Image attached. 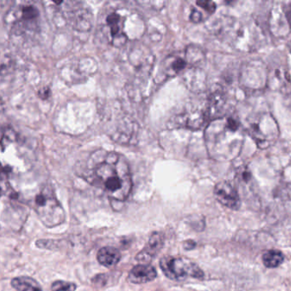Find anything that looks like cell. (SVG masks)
I'll use <instances>...</instances> for the list:
<instances>
[{"label": "cell", "instance_id": "9a60e30c", "mask_svg": "<svg viewBox=\"0 0 291 291\" xmlns=\"http://www.w3.org/2000/svg\"><path fill=\"white\" fill-rule=\"evenodd\" d=\"M197 5L200 6L201 8H203L205 11H208L210 14L214 13V11H215V9H216V6H215V4L213 1H208V0H206V1H198Z\"/></svg>", "mask_w": 291, "mask_h": 291}, {"label": "cell", "instance_id": "9c48e42d", "mask_svg": "<svg viewBox=\"0 0 291 291\" xmlns=\"http://www.w3.org/2000/svg\"><path fill=\"white\" fill-rule=\"evenodd\" d=\"M163 62L164 71L168 76H174L184 70L187 66V61L179 56H169Z\"/></svg>", "mask_w": 291, "mask_h": 291}, {"label": "cell", "instance_id": "5b68a950", "mask_svg": "<svg viewBox=\"0 0 291 291\" xmlns=\"http://www.w3.org/2000/svg\"><path fill=\"white\" fill-rule=\"evenodd\" d=\"M164 245V236L160 232H153L143 250L136 256V260L143 264L151 263L161 252Z\"/></svg>", "mask_w": 291, "mask_h": 291}, {"label": "cell", "instance_id": "8992f818", "mask_svg": "<svg viewBox=\"0 0 291 291\" xmlns=\"http://www.w3.org/2000/svg\"><path fill=\"white\" fill-rule=\"evenodd\" d=\"M106 23L110 29L113 44L115 46L120 47L126 44L127 37L123 30L124 22L121 15H119L117 12L110 13L106 18Z\"/></svg>", "mask_w": 291, "mask_h": 291}, {"label": "cell", "instance_id": "ac0fdd59", "mask_svg": "<svg viewBox=\"0 0 291 291\" xmlns=\"http://www.w3.org/2000/svg\"><path fill=\"white\" fill-rule=\"evenodd\" d=\"M196 246V243L194 241H186V242H184V248L186 250H191L192 249H194Z\"/></svg>", "mask_w": 291, "mask_h": 291}, {"label": "cell", "instance_id": "7a4b0ae2", "mask_svg": "<svg viewBox=\"0 0 291 291\" xmlns=\"http://www.w3.org/2000/svg\"><path fill=\"white\" fill-rule=\"evenodd\" d=\"M33 209L41 222L49 228L63 224L66 218L63 207L50 186L44 187L36 195L33 201Z\"/></svg>", "mask_w": 291, "mask_h": 291}, {"label": "cell", "instance_id": "277c9868", "mask_svg": "<svg viewBox=\"0 0 291 291\" xmlns=\"http://www.w3.org/2000/svg\"><path fill=\"white\" fill-rule=\"evenodd\" d=\"M216 200L228 209L237 210L241 206V200L236 189L229 182L221 181L214 187Z\"/></svg>", "mask_w": 291, "mask_h": 291}, {"label": "cell", "instance_id": "30bf717a", "mask_svg": "<svg viewBox=\"0 0 291 291\" xmlns=\"http://www.w3.org/2000/svg\"><path fill=\"white\" fill-rule=\"evenodd\" d=\"M20 17L17 20V25H24L29 28L30 26L34 27V22L37 21L39 17V11L35 6L26 5L20 6Z\"/></svg>", "mask_w": 291, "mask_h": 291}, {"label": "cell", "instance_id": "3957f363", "mask_svg": "<svg viewBox=\"0 0 291 291\" xmlns=\"http://www.w3.org/2000/svg\"><path fill=\"white\" fill-rule=\"evenodd\" d=\"M160 267L166 277L173 281L184 280L188 277L203 278L204 272L188 259L167 256L160 260Z\"/></svg>", "mask_w": 291, "mask_h": 291}, {"label": "cell", "instance_id": "4fadbf2b", "mask_svg": "<svg viewBox=\"0 0 291 291\" xmlns=\"http://www.w3.org/2000/svg\"><path fill=\"white\" fill-rule=\"evenodd\" d=\"M225 99L224 94L220 91H215L209 98V114L212 116L216 115L222 110L225 104Z\"/></svg>", "mask_w": 291, "mask_h": 291}, {"label": "cell", "instance_id": "e0dca14e", "mask_svg": "<svg viewBox=\"0 0 291 291\" xmlns=\"http://www.w3.org/2000/svg\"><path fill=\"white\" fill-rule=\"evenodd\" d=\"M51 95V90L50 88H42L39 91V96L40 99H47Z\"/></svg>", "mask_w": 291, "mask_h": 291}, {"label": "cell", "instance_id": "5bb4252c", "mask_svg": "<svg viewBox=\"0 0 291 291\" xmlns=\"http://www.w3.org/2000/svg\"><path fill=\"white\" fill-rule=\"evenodd\" d=\"M76 284L71 282L58 280L55 281L52 284V290L53 291H75Z\"/></svg>", "mask_w": 291, "mask_h": 291}, {"label": "cell", "instance_id": "2e32d148", "mask_svg": "<svg viewBox=\"0 0 291 291\" xmlns=\"http://www.w3.org/2000/svg\"><path fill=\"white\" fill-rule=\"evenodd\" d=\"M202 18H203V17H202L201 12H199L198 10L194 9L192 12H191V14H190V20L193 22H199L202 21Z\"/></svg>", "mask_w": 291, "mask_h": 291}, {"label": "cell", "instance_id": "8fae6325", "mask_svg": "<svg viewBox=\"0 0 291 291\" xmlns=\"http://www.w3.org/2000/svg\"><path fill=\"white\" fill-rule=\"evenodd\" d=\"M11 286L17 291H42L39 283L30 277H17L11 280Z\"/></svg>", "mask_w": 291, "mask_h": 291}, {"label": "cell", "instance_id": "ba28073f", "mask_svg": "<svg viewBox=\"0 0 291 291\" xmlns=\"http://www.w3.org/2000/svg\"><path fill=\"white\" fill-rule=\"evenodd\" d=\"M99 263L104 267L111 268L115 267L121 261V252L116 248L105 247L100 249L96 255Z\"/></svg>", "mask_w": 291, "mask_h": 291}, {"label": "cell", "instance_id": "6da1fadb", "mask_svg": "<svg viewBox=\"0 0 291 291\" xmlns=\"http://www.w3.org/2000/svg\"><path fill=\"white\" fill-rule=\"evenodd\" d=\"M93 166L86 174V180L112 200L124 202L132 191V179L128 162L116 152H106L94 158Z\"/></svg>", "mask_w": 291, "mask_h": 291}, {"label": "cell", "instance_id": "7c38bea8", "mask_svg": "<svg viewBox=\"0 0 291 291\" xmlns=\"http://www.w3.org/2000/svg\"><path fill=\"white\" fill-rule=\"evenodd\" d=\"M284 257L278 250H269L264 254L262 261L267 268H276L283 263Z\"/></svg>", "mask_w": 291, "mask_h": 291}, {"label": "cell", "instance_id": "52a82bcc", "mask_svg": "<svg viewBox=\"0 0 291 291\" xmlns=\"http://www.w3.org/2000/svg\"><path fill=\"white\" fill-rule=\"evenodd\" d=\"M157 277V272L154 267L150 264H139L131 270L127 279L135 284H142L152 282Z\"/></svg>", "mask_w": 291, "mask_h": 291}]
</instances>
